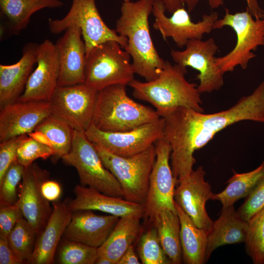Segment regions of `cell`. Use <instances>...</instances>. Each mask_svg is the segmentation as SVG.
<instances>
[{"label":"cell","instance_id":"obj_19","mask_svg":"<svg viewBox=\"0 0 264 264\" xmlns=\"http://www.w3.org/2000/svg\"><path fill=\"white\" fill-rule=\"evenodd\" d=\"M56 42L60 71L58 86L85 83L86 48L80 28L68 27Z\"/></svg>","mask_w":264,"mask_h":264},{"label":"cell","instance_id":"obj_35","mask_svg":"<svg viewBox=\"0 0 264 264\" xmlns=\"http://www.w3.org/2000/svg\"><path fill=\"white\" fill-rule=\"evenodd\" d=\"M24 170L25 168L17 160L10 166L0 181V205H10L17 202V187L22 178Z\"/></svg>","mask_w":264,"mask_h":264},{"label":"cell","instance_id":"obj_8","mask_svg":"<svg viewBox=\"0 0 264 264\" xmlns=\"http://www.w3.org/2000/svg\"><path fill=\"white\" fill-rule=\"evenodd\" d=\"M224 26L231 27L235 32L237 43L228 53L215 57V63L223 74L233 71L238 66L245 69L249 60L256 57L251 51L264 45V20H254L247 7L245 11L234 14L225 9L224 16L215 22L213 29Z\"/></svg>","mask_w":264,"mask_h":264},{"label":"cell","instance_id":"obj_3","mask_svg":"<svg viewBox=\"0 0 264 264\" xmlns=\"http://www.w3.org/2000/svg\"><path fill=\"white\" fill-rule=\"evenodd\" d=\"M187 70L178 64L166 61L158 76L150 81L134 79L129 86L137 99L151 104L160 117H165L180 107L204 112L198 85L185 78Z\"/></svg>","mask_w":264,"mask_h":264},{"label":"cell","instance_id":"obj_11","mask_svg":"<svg viewBox=\"0 0 264 264\" xmlns=\"http://www.w3.org/2000/svg\"><path fill=\"white\" fill-rule=\"evenodd\" d=\"M97 93L85 83L58 86L49 100L51 114L85 132L92 123Z\"/></svg>","mask_w":264,"mask_h":264},{"label":"cell","instance_id":"obj_36","mask_svg":"<svg viewBox=\"0 0 264 264\" xmlns=\"http://www.w3.org/2000/svg\"><path fill=\"white\" fill-rule=\"evenodd\" d=\"M54 151L49 146L42 144L27 135L21 141L17 150V161L24 168L38 158L45 159L54 156Z\"/></svg>","mask_w":264,"mask_h":264},{"label":"cell","instance_id":"obj_20","mask_svg":"<svg viewBox=\"0 0 264 264\" xmlns=\"http://www.w3.org/2000/svg\"><path fill=\"white\" fill-rule=\"evenodd\" d=\"M75 198L68 201L72 212L99 211L119 218L127 216L145 215L144 204L128 201L124 198L109 196L88 187L77 185L73 190Z\"/></svg>","mask_w":264,"mask_h":264},{"label":"cell","instance_id":"obj_2","mask_svg":"<svg viewBox=\"0 0 264 264\" xmlns=\"http://www.w3.org/2000/svg\"><path fill=\"white\" fill-rule=\"evenodd\" d=\"M154 1H124L115 29L127 39L124 49L132 57L135 73L146 81L155 79L166 63L156 51L150 32L148 20Z\"/></svg>","mask_w":264,"mask_h":264},{"label":"cell","instance_id":"obj_42","mask_svg":"<svg viewBox=\"0 0 264 264\" xmlns=\"http://www.w3.org/2000/svg\"><path fill=\"white\" fill-rule=\"evenodd\" d=\"M41 190L43 196L49 201H56L62 192L61 187L57 182L47 179L43 182Z\"/></svg>","mask_w":264,"mask_h":264},{"label":"cell","instance_id":"obj_38","mask_svg":"<svg viewBox=\"0 0 264 264\" xmlns=\"http://www.w3.org/2000/svg\"><path fill=\"white\" fill-rule=\"evenodd\" d=\"M26 134L14 137L0 142V181L6 172L17 160L18 147Z\"/></svg>","mask_w":264,"mask_h":264},{"label":"cell","instance_id":"obj_39","mask_svg":"<svg viewBox=\"0 0 264 264\" xmlns=\"http://www.w3.org/2000/svg\"><path fill=\"white\" fill-rule=\"evenodd\" d=\"M23 218L21 210L16 203L0 205V234L7 236L17 222Z\"/></svg>","mask_w":264,"mask_h":264},{"label":"cell","instance_id":"obj_10","mask_svg":"<svg viewBox=\"0 0 264 264\" xmlns=\"http://www.w3.org/2000/svg\"><path fill=\"white\" fill-rule=\"evenodd\" d=\"M164 119L142 125L132 130L109 132L99 130L92 123L85 132L87 138L115 155L130 157L139 154L164 137Z\"/></svg>","mask_w":264,"mask_h":264},{"label":"cell","instance_id":"obj_25","mask_svg":"<svg viewBox=\"0 0 264 264\" xmlns=\"http://www.w3.org/2000/svg\"><path fill=\"white\" fill-rule=\"evenodd\" d=\"M247 229V221L239 216L234 205L222 207L219 218L213 221L208 232L206 262L217 248L227 244L244 243Z\"/></svg>","mask_w":264,"mask_h":264},{"label":"cell","instance_id":"obj_30","mask_svg":"<svg viewBox=\"0 0 264 264\" xmlns=\"http://www.w3.org/2000/svg\"><path fill=\"white\" fill-rule=\"evenodd\" d=\"M73 130L67 123L51 114L42 121L34 131L45 134L50 142L54 156L62 158L71 149Z\"/></svg>","mask_w":264,"mask_h":264},{"label":"cell","instance_id":"obj_1","mask_svg":"<svg viewBox=\"0 0 264 264\" xmlns=\"http://www.w3.org/2000/svg\"><path fill=\"white\" fill-rule=\"evenodd\" d=\"M203 112L180 107L163 118L164 137L172 148L170 164L176 184L194 170L195 152L207 144L218 132L242 121L264 123V81L229 109L213 113Z\"/></svg>","mask_w":264,"mask_h":264},{"label":"cell","instance_id":"obj_40","mask_svg":"<svg viewBox=\"0 0 264 264\" xmlns=\"http://www.w3.org/2000/svg\"><path fill=\"white\" fill-rule=\"evenodd\" d=\"M199 0H181L183 4L186 5L187 11L191 12L196 7ZM212 8H216L223 5V0H207ZM247 8L250 14L256 19L264 20V11L260 7L257 0H246Z\"/></svg>","mask_w":264,"mask_h":264},{"label":"cell","instance_id":"obj_37","mask_svg":"<svg viewBox=\"0 0 264 264\" xmlns=\"http://www.w3.org/2000/svg\"><path fill=\"white\" fill-rule=\"evenodd\" d=\"M264 207V176L259 182L237 211L239 216L248 221Z\"/></svg>","mask_w":264,"mask_h":264},{"label":"cell","instance_id":"obj_31","mask_svg":"<svg viewBox=\"0 0 264 264\" xmlns=\"http://www.w3.org/2000/svg\"><path fill=\"white\" fill-rule=\"evenodd\" d=\"M37 232L25 218L20 220L7 237L9 245L17 257L23 262H28L33 253Z\"/></svg>","mask_w":264,"mask_h":264},{"label":"cell","instance_id":"obj_34","mask_svg":"<svg viewBox=\"0 0 264 264\" xmlns=\"http://www.w3.org/2000/svg\"><path fill=\"white\" fill-rule=\"evenodd\" d=\"M138 251L143 264H172L161 245L155 227L143 234L140 239Z\"/></svg>","mask_w":264,"mask_h":264},{"label":"cell","instance_id":"obj_22","mask_svg":"<svg viewBox=\"0 0 264 264\" xmlns=\"http://www.w3.org/2000/svg\"><path fill=\"white\" fill-rule=\"evenodd\" d=\"M38 44L34 43L25 44L22 56L17 63L0 65V109L18 101L23 92L36 64Z\"/></svg>","mask_w":264,"mask_h":264},{"label":"cell","instance_id":"obj_24","mask_svg":"<svg viewBox=\"0 0 264 264\" xmlns=\"http://www.w3.org/2000/svg\"><path fill=\"white\" fill-rule=\"evenodd\" d=\"M60 0H0L3 21L0 25L1 37L17 35L28 26L31 16L45 8L63 5Z\"/></svg>","mask_w":264,"mask_h":264},{"label":"cell","instance_id":"obj_47","mask_svg":"<svg viewBox=\"0 0 264 264\" xmlns=\"http://www.w3.org/2000/svg\"><path fill=\"white\" fill-rule=\"evenodd\" d=\"M124 1H131V0H123Z\"/></svg>","mask_w":264,"mask_h":264},{"label":"cell","instance_id":"obj_46","mask_svg":"<svg viewBox=\"0 0 264 264\" xmlns=\"http://www.w3.org/2000/svg\"><path fill=\"white\" fill-rule=\"evenodd\" d=\"M96 264H113L112 262L105 257H97L96 260Z\"/></svg>","mask_w":264,"mask_h":264},{"label":"cell","instance_id":"obj_45","mask_svg":"<svg viewBox=\"0 0 264 264\" xmlns=\"http://www.w3.org/2000/svg\"><path fill=\"white\" fill-rule=\"evenodd\" d=\"M29 136L32 137L37 141L49 146L50 148L51 144L47 138V137L43 133L38 132V131H34L28 134Z\"/></svg>","mask_w":264,"mask_h":264},{"label":"cell","instance_id":"obj_15","mask_svg":"<svg viewBox=\"0 0 264 264\" xmlns=\"http://www.w3.org/2000/svg\"><path fill=\"white\" fill-rule=\"evenodd\" d=\"M205 172L199 166L187 178L180 181L175 190L174 200L198 228L208 232L213 221L208 216L206 203L213 200L215 194L205 180Z\"/></svg>","mask_w":264,"mask_h":264},{"label":"cell","instance_id":"obj_18","mask_svg":"<svg viewBox=\"0 0 264 264\" xmlns=\"http://www.w3.org/2000/svg\"><path fill=\"white\" fill-rule=\"evenodd\" d=\"M51 114L49 101H17L0 109V141L29 134Z\"/></svg>","mask_w":264,"mask_h":264},{"label":"cell","instance_id":"obj_6","mask_svg":"<svg viewBox=\"0 0 264 264\" xmlns=\"http://www.w3.org/2000/svg\"><path fill=\"white\" fill-rule=\"evenodd\" d=\"M131 58L116 41L96 45L86 54L85 84L97 91L111 85H129L135 74Z\"/></svg>","mask_w":264,"mask_h":264},{"label":"cell","instance_id":"obj_26","mask_svg":"<svg viewBox=\"0 0 264 264\" xmlns=\"http://www.w3.org/2000/svg\"><path fill=\"white\" fill-rule=\"evenodd\" d=\"M141 218L133 215L120 218L109 237L97 248V257H105L117 264L138 235Z\"/></svg>","mask_w":264,"mask_h":264},{"label":"cell","instance_id":"obj_44","mask_svg":"<svg viewBox=\"0 0 264 264\" xmlns=\"http://www.w3.org/2000/svg\"><path fill=\"white\" fill-rule=\"evenodd\" d=\"M166 10L171 14H173L178 8L184 7L181 0H162Z\"/></svg>","mask_w":264,"mask_h":264},{"label":"cell","instance_id":"obj_16","mask_svg":"<svg viewBox=\"0 0 264 264\" xmlns=\"http://www.w3.org/2000/svg\"><path fill=\"white\" fill-rule=\"evenodd\" d=\"M36 64L19 101H49L58 86L59 56L55 44L50 40L46 39L38 44Z\"/></svg>","mask_w":264,"mask_h":264},{"label":"cell","instance_id":"obj_12","mask_svg":"<svg viewBox=\"0 0 264 264\" xmlns=\"http://www.w3.org/2000/svg\"><path fill=\"white\" fill-rule=\"evenodd\" d=\"M182 51L172 49L171 57L176 64L184 67L190 66L198 70L200 93L218 90L224 84L223 74L215 63V54L219 47L213 38L203 41L189 40Z\"/></svg>","mask_w":264,"mask_h":264},{"label":"cell","instance_id":"obj_43","mask_svg":"<svg viewBox=\"0 0 264 264\" xmlns=\"http://www.w3.org/2000/svg\"><path fill=\"white\" fill-rule=\"evenodd\" d=\"M141 263L132 245L121 257L117 264H140Z\"/></svg>","mask_w":264,"mask_h":264},{"label":"cell","instance_id":"obj_32","mask_svg":"<svg viewBox=\"0 0 264 264\" xmlns=\"http://www.w3.org/2000/svg\"><path fill=\"white\" fill-rule=\"evenodd\" d=\"M247 222L245 251L254 264H264V207Z\"/></svg>","mask_w":264,"mask_h":264},{"label":"cell","instance_id":"obj_28","mask_svg":"<svg viewBox=\"0 0 264 264\" xmlns=\"http://www.w3.org/2000/svg\"><path fill=\"white\" fill-rule=\"evenodd\" d=\"M151 221L157 230L161 245L172 264H181L182 252L180 222L177 213L163 210L156 213Z\"/></svg>","mask_w":264,"mask_h":264},{"label":"cell","instance_id":"obj_5","mask_svg":"<svg viewBox=\"0 0 264 264\" xmlns=\"http://www.w3.org/2000/svg\"><path fill=\"white\" fill-rule=\"evenodd\" d=\"M94 144L104 165L120 184L124 198L144 205L150 176L156 157L155 146L153 145L133 156L122 157L111 153L99 145Z\"/></svg>","mask_w":264,"mask_h":264},{"label":"cell","instance_id":"obj_17","mask_svg":"<svg viewBox=\"0 0 264 264\" xmlns=\"http://www.w3.org/2000/svg\"><path fill=\"white\" fill-rule=\"evenodd\" d=\"M48 173L35 164L25 168L20 185V192L16 203L24 218L37 234L45 227L52 211L41 190L43 182L47 179Z\"/></svg>","mask_w":264,"mask_h":264},{"label":"cell","instance_id":"obj_33","mask_svg":"<svg viewBox=\"0 0 264 264\" xmlns=\"http://www.w3.org/2000/svg\"><path fill=\"white\" fill-rule=\"evenodd\" d=\"M97 256V248L66 240L59 249L58 260L61 264H93Z\"/></svg>","mask_w":264,"mask_h":264},{"label":"cell","instance_id":"obj_4","mask_svg":"<svg viewBox=\"0 0 264 264\" xmlns=\"http://www.w3.org/2000/svg\"><path fill=\"white\" fill-rule=\"evenodd\" d=\"M126 86L113 85L98 91L92 123L109 132L128 131L159 119L156 111L127 94Z\"/></svg>","mask_w":264,"mask_h":264},{"label":"cell","instance_id":"obj_29","mask_svg":"<svg viewBox=\"0 0 264 264\" xmlns=\"http://www.w3.org/2000/svg\"><path fill=\"white\" fill-rule=\"evenodd\" d=\"M264 176V161L252 171L243 173L233 171L226 188L215 194L213 200L219 201L222 207L234 205L237 201L247 197Z\"/></svg>","mask_w":264,"mask_h":264},{"label":"cell","instance_id":"obj_23","mask_svg":"<svg viewBox=\"0 0 264 264\" xmlns=\"http://www.w3.org/2000/svg\"><path fill=\"white\" fill-rule=\"evenodd\" d=\"M72 213L67 200L53 203L51 214L37 239L33 253L28 263H53L58 243L71 220Z\"/></svg>","mask_w":264,"mask_h":264},{"label":"cell","instance_id":"obj_27","mask_svg":"<svg viewBox=\"0 0 264 264\" xmlns=\"http://www.w3.org/2000/svg\"><path fill=\"white\" fill-rule=\"evenodd\" d=\"M175 204L180 222L182 261L186 264L206 263L208 232L197 227L175 201Z\"/></svg>","mask_w":264,"mask_h":264},{"label":"cell","instance_id":"obj_7","mask_svg":"<svg viewBox=\"0 0 264 264\" xmlns=\"http://www.w3.org/2000/svg\"><path fill=\"white\" fill-rule=\"evenodd\" d=\"M64 162L77 171L81 185L104 194L124 198L121 186L105 167L94 144L85 132L73 130L70 151L64 156Z\"/></svg>","mask_w":264,"mask_h":264},{"label":"cell","instance_id":"obj_41","mask_svg":"<svg viewBox=\"0 0 264 264\" xmlns=\"http://www.w3.org/2000/svg\"><path fill=\"white\" fill-rule=\"evenodd\" d=\"M11 248L7 236L0 234V264H21Z\"/></svg>","mask_w":264,"mask_h":264},{"label":"cell","instance_id":"obj_9","mask_svg":"<svg viewBox=\"0 0 264 264\" xmlns=\"http://www.w3.org/2000/svg\"><path fill=\"white\" fill-rule=\"evenodd\" d=\"M72 5L67 14L61 19H49V31L59 34L68 27H79L85 42L86 54L96 45L108 41H115L124 49L127 39L109 28L102 20L95 0H72Z\"/></svg>","mask_w":264,"mask_h":264},{"label":"cell","instance_id":"obj_14","mask_svg":"<svg viewBox=\"0 0 264 264\" xmlns=\"http://www.w3.org/2000/svg\"><path fill=\"white\" fill-rule=\"evenodd\" d=\"M166 11L162 0H154L153 27L160 33L165 40L172 38L180 48L185 46L189 40H201L205 34H209L213 30V25L218 19V13L213 12L204 15L201 21L194 22L184 7L177 9L170 17L166 16Z\"/></svg>","mask_w":264,"mask_h":264},{"label":"cell","instance_id":"obj_21","mask_svg":"<svg viewBox=\"0 0 264 264\" xmlns=\"http://www.w3.org/2000/svg\"><path fill=\"white\" fill-rule=\"evenodd\" d=\"M119 218L110 214L97 215L91 210L74 212L64 235L66 240L98 248L109 237Z\"/></svg>","mask_w":264,"mask_h":264},{"label":"cell","instance_id":"obj_13","mask_svg":"<svg viewBox=\"0 0 264 264\" xmlns=\"http://www.w3.org/2000/svg\"><path fill=\"white\" fill-rule=\"evenodd\" d=\"M155 160L150 175L145 215L151 220L159 212L170 210L177 213L174 193L176 184L170 160L172 148L163 137L155 143Z\"/></svg>","mask_w":264,"mask_h":264}]
</instances>
